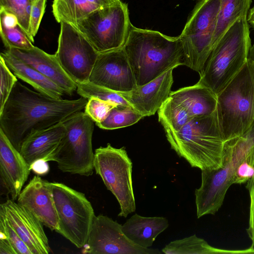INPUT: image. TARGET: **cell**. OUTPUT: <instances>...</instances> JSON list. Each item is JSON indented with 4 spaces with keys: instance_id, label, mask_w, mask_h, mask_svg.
I'll return each mask as SVG.
<instances>
[{
    "instance_id": "cell-20",
    "label": "cell",
    "mask_w": 254,
    "mask_h": 254,
    "mask_svg": "<svg viewBox=\"0 0 254 254\" xmlns=\"http://www.w3.org/2000/svg\"><path fill=\"white\" fill-rule=\"evenodd\" d=\"M66 131V128L63 123L38 131L23 142L19 152L29 166L38 160L46 161Z\"/></svg>"
},
{
    "instance_id": "cell-41",
    "label": "cell",
    "mask_w": 254,
    "mask_h": 254,
    "mask_svg": "<svg viewBox=\"0 0 254 254\" xmlns=\"http://www.w3.org/2000/svg\"><path fill=\"white\" fill-rule=\"evenodd\" d=\"M248 59L254 62V44L251 46L248 56Z\"/></svg>"
},
{
    "instance_id": "cell-8",
    "label": "cell",
    "mask_w": 254,
    "mask_h": 254,
    "mask_svg": "<svg viewBox=\"0 0 254 254\" xmlns=\"http://www.w3.org/2000/svg\"><path fill=\"white\" fill-rule=\"evenodd\" d=\"M221 0H200L181 33L184 65L200 73L212 51Z\"/></svg>"
},
{
    "instance_id": "cell-38",
    "label": "cell",
    "mask_w": 254,
    "mask_h": 254,
    "mask_svg": "<svg viewBox=\"0 0 254 254\" xmlns=\"http://www.w3.org/2000/svg\"><path fill=\"white\" fill-rule=\"evenodd\" d=\"M48 162L44 160H36L30 166V169L37 175H45L49 171Z\"/></svg>"
},
{
    "instance_id": "cell-39",
    "label": "cell",
    "mask_w": 254,
    "mask_h": 254,
    "mask_svg": "<svg viewBox=\"0 0 254 254\" xmlns=\"http://www.w3.org/2000/svg\"><path fill=\"white\" fill-rule=\"evenodd\" d=\"M0 254H17L9 242L3 238H0Z\"/></svg>"
},
{
    "instance_id": "cell-15",
    "label": "cell",
    "mask_w": 254,
    "mask_h": 254,
    "mask_svg": "<svg viewBox=\"0 0 254 254\" xmlns=\"http://www.w3.org/2000/svg\"><path fill=\"white\" fill-rule=\"evenodd\" d=\"M0 212L5 215L33 254H48L51 252L43 224L26 207L8 199L0 204Z\"/></svg>"
},
{
    "instance_id": "cell-14",
    "label": "cell",
    "mask_w": 254,
    "mask_h": 254,
    "mask_svg": "<svg viewBox=\"0 0 254 254\" xmlns=\"http://www.w3.org/2000/svg\"><path fill=\"white\" fill-rule=\"evenodd\" d=\"M89 82L119 93L129 92L137 86L123 47L99 53Z\"/></svg>"
},
{
    "instance_id": "cell-2",
    "label": "cell",
    "mask_w": 254,
    "mask_h": 254,
    "mask_svg": "<svg viewBox=\"0 0 254 254\" xmlns=\"http://www.w3.org/2000/svg\"><path fill=\"white\" fill-rule=\"evenodd\" d=\"M123 48L137 86L152 81L170 69L184 65L179 36H168L131 24Z\"/></svg>"
},
{
    "instance_id": "cell-30",
    "label": "cell",
    "mask_w": 254,
    "mask_h": 254,
    "mask_svg": "<svg viewBox=\"0 0 254 254\" xmlns=\"http://www.w3.org/2000/svg\"><path fill=\"white\" fill-rule=\"evenodd\" d=\"M76 91L81 97L88 99L96 97L117 105L130 106L119 92L89 82L77 84Z\"/></svg>"
},
{
    "instance_id": "cell-12",
    "label": "cell",
    "mask_w": 254,
    "mask_h": 254,
    "mask_svg": "<svg viewBox=\"0 0 254 254\" xmlns=\"http://www.w3.org/2000/svg\"><path fill=\"white\" fill-rule=\"evenodd\" d=\"M55 55L67 75L77 84L89 82L99 53L71 24L63 22Z\"/></svg>"
},
{
    "instance_id": "cell-11",
    "label": "cell",
    "mask_w": 254,
    "mask_h": 254,
    "mask_svg": "<svg viewBox=\"0 0 254 254\" xmlns=\"http://www.w3.org/2000/svg\"><path fill=\"white\" fill-rule=\"evenodd\" d=\"M59 218L57 232L78 248L86 243L96 216L90 202L80 191L61 183H51Z\"/></svg>"
},
{
    "instance_id": "cell-18",
    "label": "cell",
    "mask_w": 254,
    "mask_h": 254,
    "mask_svg": "<svg viewBox=\"0 0 254 254\" xmlns=\"http://www.w3.org/2000/svg\"><path fill=\"white\" fill-rule=\"evenodd\" d=\"M173 70H167L129 92L120 93L143 117L154 115L170 97L173 83Z\"/></svg>"
},
{
    "instance_id": "cell-32",
    "label": "cell",
    "mask_w": 254,
    "mask_h": 254,
    "mask_svg": "<svg viewBox=\"0 0 254 254\" xmlns=\"http://www.w3.org/2000/svg\"><path fill=\"white\" fill-rule=\"evenodd\" d=\"M0 238L7 240L17 254H33L1 212H0Z\"/></svg>"
},
{
    "instance_id": "cell-25",
    "label": "cell",
    "mask_w": 254,
    "mask_h": 254,
    "mask_svg": "<svg viewBox=\"0 0 254 254\" xmlns=\"http://www.w3.org/2000/svg\"><path fill=\"white\" fill-rule=\"evenodd\" d=\"M165 254H254V247L243 250L220 249L193 235L171 242L161 250Z\"/></svg>"
},
{
    "instance_id": "cell-22",
    "label": "cell",
    "mask_w": 254,
    "mask_h": 254,
    "mask_svg": "<svg viewBox=\"0 0 254 254\" xmlns=\"http://www.w3.org/2000/svg\"><path fill=\"white\" fill-rule=\"evenodd\" d=\"M169 226L163 217H144L135 214L122 225L125 235L140 247L149 248L157 237Z\"/></svg>"
},
{
    "instance_id": "cell-34",
    "label": "cell",
    "mask_w": 254,
    "mask_h": 254,
    "mask_svg": "<svg viewBox=\"0 0 254 254\" xmlns=\"http://www.w3.org/2000/svg\"><path fill=\"white\" fill-rule=\"evenodd\" d=\"M11 71L4 59L0 56V111L3 109L14 84L18 81L16 75Z\"/></svg>"
},
{
    "instance_id": "cell-5",
    "label": "cell",
    "mask_w": 254,
    "mask_h": 254,
    "mask_svg": "<svg viewBox=\"0 0 254 254\" xmlns=\"http://www.w3.org/2000/svg\"><path fill=\"white\" fill-rule=\"evenodd\" d=\"M254 148V123L241 135L224 141L222 166L201 170V185L194 192L198 218L220 209L237 168Z\"/></svg>"
},
{
    "instance_id": "cell-31",
    "label": "cell",
    "mask_w": 254,
    "mask_h": 254,
    "mask_svg": "<svg viewBox=\"0 0 254 254\" xmlns=\"http://www.w3.org/2000/svg\"><path fill=\"white\" fill-rule=\"evenodd\" d=\"M35 0H0V8L14 14L18 22L32 40L29 32V18L31 9Z\"/></svg>"
},
{
    "instance_id": "cell-21",
    "label": "cell",
    "mask_w": 254,
    "mask_h": 254,
    "mask_svg": "<svg viewBox=\"0 0 254 254\" xmlns=\"http://www.w3.org/2000/svg\"><path fill=\"white\" fill-rule=\"evenodd\" d=\"M170 97L181 104L191 118L209 115L216 110L217 95L209 88L198 82L171 91Z\"/></svg>"
},
{
    "instance_id": "cell-17",
    "label": "cell",
    "mask_w": 254,
    "mask_h": 254,
    "mask_svg": "<svg viewBox=\"0 0 254 254\" xmlns=\"http://www.w3.org/2000/svg\"><path fill=\"white\" fill-rule=\"evenodd\" d=\"M31 171L19 151L0 128V183L12 200L17 199Z\"/></svg>"
},
{
    "instance_id": "cell-7",
    "label": "cell",
    "mask_w": 254,
    "mask_h": 254,
    "mask_svg": "<svg viewBox=\"0 0 254 254\" xmlns=\"http://www.w3.org/2000/svg\"><path fill=\"white\" fill-rule=\"evenodd\" d=\"M94 121L84 112L65 120L66 131L47 162L55 161L64 173L90 176L93 173L94 153L92 149Z\"/></svg>"
},
{
    "instance_id": "cell-13",
    "label": "cell",
    "mask_w": 254,
    "mask_h": 254,
    "mask_svg": "<svg viewBox=\"0 0 254 254\" xmlns=\"http://www.w3.org/2000/svg\"><path fill=\"white\" fill-rule=\"evenodd\" d=\"M122 225L106 215L93 220L82 253L88 254H161L158 249L139 246L124 233Z\"/></svg>"
},
{
    "instance_id": "cell-33",
    "label": "cell",
    "mask_w": 254,
    "mask_h": 254,
    "mask_svg": "<svg viewBox=\"0 0 254 254\" xmlns=\"http://www.w3.org/2000/svg\"><path fill=\"white\" fill-rule=\"evenodd\" d=\"M117 105L96 97L88 99L84 108V113L94 122L101 123L108 116L110 111Z\"/></svg>"
},
{
    "instance_id": "cell-28",
    "label": "cell",
    "mask_w": 254,
    "mask_h": 254,
    "mask_svg": "<svg viewBox=\"0 0 254 254\" xmlns=\"http://www.w3.org/2000/svg\"><path fill=\"white\" fill-rule=\"evenodd\" d=\"M158 114L165 132L179 130L191 119L186 109L171 97L163 104Z\"/></svg>"
},
{
    "instance_id": "cell-26",
    "label": "cell",
    "mask_w": 254,
    "mask_h": 254,
    "mask_svg": "<svg viewBox=\"0 0 254 254\" xmlns=\"http://www.w3.org/2000/svg\"><path fill=\"white\" fill-rule=\"evenodd\" d=\"M0 37L7 49L28 50L34 47L14 14L0 8Z\"/></svg>"
},
{
    "instance_id": "cell-3",
    "label": "cell",
    "mask_w": 254,
    "mask_h": 254,
    "mask_svg": "<svg viewBox=\"0 0 254 254\" xmlns=\"http://www.w3.org/2000/svg\"><path fill=\"white\" fill-rule=\"evenodd\" d=\"M171 148L193 168L212 170L222 166L224 140L216 110L191 118L177 131L165 132Z\"/></svg>"
},
{
    "instance_id": "cell-19",
    "label": "cell",
    "mask_w": 254,
    "mask_h": 254,
    "mask_svg": "<svg viewBox=\"0 0 254 254\" xmlns=\"http://www.w3.org/2000/svg\"><path fill=\"white\" fill-rule=\"evenodd\" d=\"M16 58L31 66L59 86L65 93L71 95L77 83L65 72L55 54H48L34 46L28 50H6Z\"/></svg>"
},
{
    "instance_id": "cell-36",
    "label": "cell",
    "mask_w": 254,
    "mask_h": 254,
    "mask_svg": "<svg viewBox=\"0 0 254 254\" xmlns=\"http://www.w3.org/2000/svg\"><path fill=\"white\" fill-rule=\"evenodd\" d=\"M47 0H35L30 11L29 18V32L33 41L38 31L44 13Z\"/></svg>"
},
{
    "instance_id": "cell-23",
    "label": "cell",
    "mask_w": 254,
    "mask_h": 254,
    "mask_svg": "<svg viewBox=\"0 0 254 254\" xmlns=\"http://www.w3.org/2000/svg\"><path fill=\"white\" fill-rule=\"evenodd\" d=\"M6 64L16 77L31 85L38 92L55 99H62L64 91L56 84L7 50L0 53Z\"/></svg>"
},
{
    "instance_id": "cell-6",
    "label": "cell",
    "mask_w": 254,
    "mask_h": 254,
    "mask_svg": "<svg viewBox=\"0 0 254 254\" xmlns=\"http://www.w3.org/2000/svg\"><path fill=\"white\" fill-rule=\"evenodd\" d=\"M216 113L224 141L243 134L254 123V62L242 68L217 95Z\"/></svg>"
},
{
    "instance_id": "cell-40",
    "label": "cell",
    "mask_w": 254,
    "mask_h": 254,
    "mask_svg": "<svg viewBox=\"0 0 254 254\" xmlns=\"http://www.w3.org/2000/svg\"><path fill=\"white\" fill-rule=\"evenodd\" d=\"M247 21L254 29V6L252 8L247 16Z\"/></svg>"
},
{
    "instance_id": "cell-4",
    "label": "cell",
    "mask_w": 254,
    "mask_h": 254,
    "mask_svg": "<svg viewBox=\"0 0 254 254\" xmlns=\"http://www.w3.org/2000/svg\"><path fill=\"white\" fill-rule=\"evenodd\" d=\"M251 46L247 15L237 19L220 38L199 73L197 82L217 95L242 68Z\"/></svg>"
},
{
    "instance_id": "cell-16",
    "label": "cell",
    "mask_w": 254,
    "mask_h": 254,
    "mask_svg": "<svg viewBox=\"0 0 254 254\" xmlns=\"http://www.w3.org/2000/svg\"><path fill=\"white\" fill-rule=\"evenodd\" d=\"M17 202L52 231L59 229V218L51 183L35 175L22 190Z\"/></svg>"
},
{
    "instance_id": "cell-10",
    "label": "cell",
    "mask_w": 254,
    "mask_h": 254,
    "mask_svg": "<svg viewBox=\"0 0 254 254\" xmlns=\"http://www.w3.org/2000/svg\"><path fill=\"white\" fill-rule=\"evenodd\" d=\"M93 167L107 189L120 206L118 216L126 218L136 208L132 172V163L125 147L117 148L110 144L95 150Z\"/></svg>"
},
{
    "instance_id": "cell-37",
    "label": "cell",
    "mask_w": 254,
    "mask_h": 254,
    "mask_svg": "<svg viewBox=\"0 0 254 254\" xmlns=\"http://www.w3.org/2000/svg\"><path fill=\"white\" fill-rule=\"evenodd\" d=\"M247 183L246 188L249 190L250 198L249 226L247 232L252 241L251 247H254V175Z\"/></svg>"
},
{
    "instance_id": "cell-24",
    "label": "cell",
    "mask_w": 254,
    "mask_h": 254,
    "mask_svg": "<svg viewBox=\"0 0 254 254\" xmlns=\"http://www.w3.org/2000/svg\"><path fill=\"white\" fill-rule=\"evenodd\" d=\"M121 0H54L53 13L59 22L74 24L93 11Z\"/></svg>"
},
{
    "instance_id": "cell-35",
    "label": "cell",
    "mask_w": 254,
    "mask_h": 254,
    "mask_svg": "<svg viewBox=\"0 0 254 254\" xmlns=\"http://www.w3.org/2000/svg\"><path fill=\"white\" fill-rule=\"evenodd\" d=\"M254 175V148L238 165L232 179V185L247 183Z\"/></svg>"
},
{
    "instance_id": "cell-1",
    "label": "cell",
    "mask_w": 254,
    "mask_h": 254,
    "mask_svg": "<svg viewBox=\"0 0 254 254\" xmlns=\"http://www.w3.org/2000/svg\"><path fill=\"white\" fill-rule=\"evenodd\" d=\"M88 99H55L37 92L19 81L0 111V128L18 151L35 133L48 128L84 109Z\"/></svg>"
},
{
    "instance_id": "cell-27",
    "label": "cell",
    "mask_w": 254,
    "mask_h": 254,
    "mask_svg": "<svg viewBox=\"0 0 254 254\" xmlns=\"http://www.w3.org/2000/svg\"><path fill=\"white\" fill-rule=\"evenodd\" d=\"M252 1V0H221L212 39L213 48L237 19L247 15Z\"/></svg>"
},
{
    "instance_id": "cell-9",
    "label": "cell",
    "mask_w": 254,
    "mask_h": 254,
    "mask_svg": "<svg viewBox=\"0 0 254 254\" xmlns=\"http://www.w3.org/2000/svg\"><path fill=\"white\" fill-rule=\"evenodd\" d=\"M131 24L127 4L121 1L99 8L72 25L102 53L123 48Z\"/></svg>"
},
{
    "instance_id": "cell-29",
    "label": "cell",
    "mask_w": 254,
    "mask_h": 254,
    "mask_svg": "<svg viewBox=\"0 0 254 254\" xmlns=\"http://www.w3.org/2000/svg\"><path fill=\"white\" fill-rule=\"evenodd\" d=\"M143 118L131 106L117 105L110 111L104 121L96 125L102 129H115L133 125Z\"/></svg>"
}]
</instances>
